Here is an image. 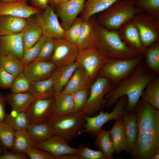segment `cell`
I'll return each instance as SVG.
<instances>
[{
  "label": "cell",
  "mask_w": 159,
  "mask_h": 159,
  "mask_svg": "<svg viewBox=\"0 0 159 159\" xmlns=\"http://www.w3.org/2000/svg\"><path fill=\"white\" fill-rule=\"evenodd\" d=\"M93 83L80 64L61 93L72 94L83 90H90Z\"/></svg>",
  "instance_id": "cell-20"
},
{
  "label": "cell",
  "mask_w": 159,
  "mask_h": 159,
  "mask_svg": "<svg viewBox=\"0 0 159 159\" xmlns=\"http://www.w3.org/2000/svg\"><path fill=\"white\" fill-rule=\"evenodd\" d=\"M137 115L135 112H130L122 119L125 137L124 151L131 153L134 149L138 134Z\"/></svg>",
  "instance_id": "cell-23"
},
{
  "label": "cell",
  "mask_w": 159,
  "mask_h": 159,
  "mask_svg": "<svg viewBox=\"0 0 159 159\" xmlns=\"http://www.w3.org/2000/svg\"><path fill=\"white\" fill-rule=\"evenodd\" d=\"M136 6L143 11L159 17V0H136Z\"/></svg>",
  "instance_id": "cell-42"
},
{
  "label": "cell",
  "mask_w": 159,
  "mask_h": 159,
  "mask_svg": "<svg viewBox=\"0 0 159 159\" xmlns=\"http://www.w3.org/2000/svg\"><path fill=\"white\" fill-rule=\"evenodd\" d=\"M94 46L110 59H128L140 55L122 41L117 30H108L97 22Z\"/></svg>",
  "instance_id": "cell-3"
},
{
  "label": "cell",
  "mask_w": 159,
  "mask_h": 159,
  "mask_svg": "<svg viewBox=\"0 0 159 159\" xmlns=\"http://www.w3.org/2000/svg\"><path fill=\"white\" fill-rule=\"evenodd\" d=\"M127 102V97L123 95L118 99L116 106L111 112H104L102 110L96 116H84L85 123L81 132L89 133L96 136L97 134L102 129V126L107 122L113 120H116L121 119H122L124 115L130 112L125 110Z\"/></svg>",
  "instance_id": "cell-8"
},
{
  "label": "cell",
  "mask_w": 159,
  "mask_h": 159,
  "mask_svg": "<svg viewBox=\"0 0 159 159\" xmlns=\"http://www.w3.org/2000/svg\"><path fill=\"white\" fill-rule=\"evenodd\" d=\"M140 97L142 100L159 110V77H156L148 83Z\"/></svg>",
  "instance_id": "cell-31"
},
{
  "label": "cell",
  "mask_w": 159,
  "mask_h": 159,
  "mask_svg": "<svg viewBox=\"0 0 159 159\" xmlns=\"http://www.w3.org/2000/svg\"><path fill=\"white\" fill-rule=\"evenodd\" d=\"M24 0H0V1L7 3H13L18 2Z\"/></svg>",
  "instance_id": "cell-53"
},
{
  "label": "cell",
  "mask_w": 159,
  "mask_h": 159,
  "mask_svg": "<svg viewBox=\"0 0 159 159\" xmlns=\"http://www.w3.org/2000/svg\"><path fill=\"white\" fill-rule=\"evenodd\" d=\"M15 131L5 121L0 122V141L3 149L11 150Z\"/></svg>",
  "instance_id": "cell-38"
},
{
  "label": "cell",
  "mask_w": 159,
  "mask_h": 159,
  "mask_svg": "<svg viewBox=\"0 0 159 159\" xmlns=\"http://www.w3.org/2000/svg\"><path fill=\"white\" fill-rule=\"evenodd\" d=\"M77 148L80 159H110L101 150H93L83 143L80 144Z\"/></svg>",
  "instance_id": "cell-43"
},
{
  "label": "cell",
  "mask_w": 159,
  "mask_h": 159,
  "mask_svg": "<svg viewBox=\"0 0 159 159\" xmlns=\"http://www.w3.org/2000/svg\"><path fill=\"white\" fill-rule=\"evenodd\" d=\"M4 121L15 131L26 130L29 123L25 112H18L15 115L6 114Z\"/></svg>",
  "instance_id": "cell-37"
},
{
  "label": "cell",
  "mask_w": 159,
  "mask_h": 159,
  "mask_svg": "<svg viewBox=\"0 0 159 159\" xmlns=\"http://www.w3.org/2000/svg\"><path fill=\"white\" fill-rule=\"evenodd\" d=\"M3 154V149L1 146V144L0 141V156H1Z\"/></svg>",
  "instance_id": "cell-55"
},
{
  "label": "cell",
  "mask_w": 159,
  "mask_h": 159,
  "mask_svg": "<svg viewBox=\"0 0 159 159\" xmlns=\"http://www.w3.org/2000/svg\"><path fill=\"white\" fill-rule=\"evenodd\" d=\"M58 159H80L78 154H68L62 155Z\"/></svg>",
  "instance_id": "cell-51"
},
{
  "label": "cell",
  "mask_w": 159,
  "mask_h": 159,
  "mask_svg": "<svg viewBox=\"0 0 159 159\" xmlns=\"http://www.w3.org/2000/svg\"><path fill=\"white\" fill-rule=\"evenodd\" d=\"M117 0H86L81 17L87 19L108 8Z\"/></svg>",
  "instance_id": "cell-30"
},
{
  "label": "cell",
  "mask_w": 159,
  "mask_h": 159,
  "mask_svg": "<svg viewBox=\"0 0 159 159\" xmlns=\"http://www.w3.org/2000/svg\"><path fill=\"white\" fill-rule=\"evenodd\" d=\"M45 37L42 36L40 39L33 46L24 51L21 62L25 66L35 60L40 52Z\"/></svg>",
  "instance_id": "cell-40"
},
{
  "label": "cell",
  "mask_w": 159,
  "mask_h": 159,
  "mask_svg": "<svg viewBox=\"0 0 159 159\" xmlns=\"http://www.w3.org/2000/svg\"><path fill=\"white\" fill-rule=\"evenodd\" d=\"M54 48V39L45 37L39 54L34 61L49 60L53 54Z\"/></svg>",
  "instance_id": "cell-44"
},
{
  "label": "cell",
  "mask_w": 159,
  "mask_h": 159,
  "mask_svg": "<svg viewBox=\"0 0 159 159\" xmlns=\"http://www.w3.org/2000/svg\"><path fill=\"white\" fill-rule=\"evenodd\" d=\"M110 59L93 46L80 51L76 61L83 67L93 83L101 68Z\"/></svg>",
  "instance_id": "cell-11"
},
{
  "label": "cell",
  "mask_w": 159,
  "mask_h": 159,
  "mask_svg": "<svg viewBox=\"0 0 159 159\" xmlns=\"http://www.w3.org/2000/svg\"><path fill=\"white\" fill-rule=\"evenodd\" d=\"M24 67L21 61L12 56L7 55H0V69H4L15 77L23 72Z\"/></svg>",
  "instance_id": "cell-36"
},
{
  "label": "cell",
  "mask_w": 159,
  "mask_h": 159,
  "mask_svg": "<svg viewBox=\"0 0 159 159\" xmlns=\"http://www.w3.org/2000/svg\"><path fill=\"white\" fill-rule=\"evenodd\" d=\"M33 6L44 10L49 4V0H30Z\"/></svg>",
  "instance_id": "cell-50"
},
{
  "label": "cell",
  "mask_w": 159,
  "mask_h": 159,
  "mask_svg": "<svg viewBox=\"0 0 159 159\" xmlns=\"http://www.w3.org/2000/svg\"><path fill=\"white\" fill-rule=\"evenodd\" d=\"M135 112L138 134L132 158L151 159L159 152V110L140 99Z\"/></svg>",
  "instance_id": "cell-1"
},
{
  "label": "cell",
  "mask_w": 159,
  "mask_h": 159,
  "mask_svg": "<svg viewBox=\"0 0 159 159\" xmlns=\"http://www.w3.org/2000/svg\"><path fill=\"white\" fill-rule=\"evenodd\" d=\"M24 52L21 32L0 36V55L12 56L21 61Z\"/></svg>",
  "instance_id": "cell-17"
},
{
  "label": "cell",
  "mask_w": 159,
  "mask_h": 159,
  "mask_svg": "<svg viewBox=\"0 0 159 159\" xmlns=\"http://www.w3.org/2000/svg\"><path fill=\"white\" fill-rule=\"evenodd\" d=\"M85 123L84 116L79 112L50 119L47 123L53 135L69 143L81 132Z\"/></svg>",
  "instance_id": "cell-5"
},
{
  "label": "cell",
  "mask_w": 159,
  "mask_h": 159,
  "mask_svg": "<svg viewBox=\"0 0 159 159\" xmlns=\"http://www.w3.org/2000/svg\"><path fill=\"white\" fill-rule=\"evenodd\" d=\"M96 137V139L94 142L95 145L99 148L110 159L112 158L115 152L109 131L105 129H102L97 134Z\"/></svg>",
  "instance_id": "cell-34"
},
{
  "label": "cell",
  "mask_w": 159,
  "mask_h": 159,
  "mask_svg": "<svg viewBox=\"0 0 159 159\" xmlns=\"http://www.w3.org/2000/svg\"><path fill=\"white\" fill-rule=\"evenodd\" d=\"M132 21L138 31L144 48L159 42V17L141 11Z\"/></svg>",
  "instance_id": "cell-9"
},
{
  "label": "cell",
  "mask_w": 159,
  "mask_h": 159,
  "mask_svg": "<svg viewBox=\"0 0 159 159\" xmlns=\"http://www.w3.org/2000/svg\"><path fill=\"white\" fill-rule=\"evenodd\" d=\"M61 0H49V5L54 8H56L60 3Z\"/></svg>",
  "instance_id": "cell-52"
},
{
  "label": "cell",
  "mask_w": 159,
  "mask_h": 159,
  "mask_svg": "<svg viewBox=\"0 0 159 159\" xmlns=\"http://www.w3.org/2000/svg\"><path fill=\"white\" fill-rule=\"evenodd\" d=\"M6 102L13 111L26 112L34 98L30 92L8 93L5 96Z\"/></svg>",
  "instance_id": "cell-26"
},
{
  "label": "cell",
  "mask_w": 159,
  "mask_h": 159,
  "mask_svg": "<svg viewBox=\"0 0 159 159\" xmlns=\"http://www.w3.org/2000/svg\"><path fill=\"white\" fill-rule=\"evenodd\" d=\"M6 100L5 97L0 92V122L4 121L6 113L5 111Z\"/></svg>",
  "instance_id": "cell-49"
},
{
  "label": "cell",
  "mask_w": 159,
  "mask_h": 159,
  "mask_svg": "<svg viewBox=\"0 0 159 159\" xmlns=\"http://www.w3.org/2000/svg\"><path fill=\"white\" fill-rule=\"evenodd\" d=\"M116 86L107 78L98 77L93 83L89 96L80 112L84 116L92 117L96 115L104 108L105 95Z\"/></svg>",
  "instance_id": "cell-7"
},
{
  "label": "cell",
  "mask_w": 159,
  "mask_h": 159,
  "mask_svg": "<svg viewBox=\"0 0 159 159\" xmlns=\"http://www.w3.org/2000/svg\"><path fill=\"white\" fill-rule=\"evenodd\" d=\"M122 41L139 54H143L145 50L142 44L138 30L132 20L122 25L117 30Z\"/></svg>",
  "instance_id": "cell-18"
},
{
  "label": "cell",
  "mask_w": 159,
  "mask_h": 159,
  "mask_svg": "<svg viewBox=\"0 0 159 159\" xmlns=\"http://www.w3.org/2000/svg\"><path fill=\"white\" fill-rule=\"evenodd\" d=\"M136 0H117L98 13L96 21L108 30L117 31L122 25L132 20L141 11L136 7Z\"/></svg>",
  "instance_id": "cell-4"
},
{
  "label": "cell",
  "mask_w": 159,
  "mask_h": 159,
  "mask_svg": "<svg viewBox=\"0 0 159 159\" xmlns=\"http://www.w3.org/2000/svg\"><path fill=\"white\" fill-rule=\"evenodd\" d=\"M55 48L49 61L56 67L64 66L76 61L79 50L75 45L63 38L54 39Z\"/></svg>",
  "instance_id": "cell-13"
},
{
  "label": "cell",
  "mask_w": 159,
  "mask_h": 159,
  "mask_svg": "<svg viewBox=\"0 0 159 159\" xmlns=\"http://www.w3.org/2000/svg\"><path fill=\"white\" fill-rule=\"evenodd\" d=\"M56 68L49 60L34 61L25 66L22 72L31 81H40L50 77Z\"/></svg>",
  "instance_id": "cell-16"
},
{
  "label": "cell",
  "mask_w": 159,
  "mask_h": 159,
  "mask_svg": "<svg viewBox=\"0 0 159 159\" xmlns=\"http://www.w3.org/2000/svg\"><path fill=\"white\" fill-rule=\"evenodd\" d=\"M29 92L34 99H42L54 96L52 78L40 81H31Z\"/></svg>",
  "instance_id": "cell-28"
},
{
  "label": "cell",
  "mask_w": 159,
  "mask_h": 159,
  "mask_svg": "<svg viewBox=\"0 0 159 159\" xmlns=\"http://www.w3.org/2000/svg\"><path fill=\"white\" fill-rule=\"evenodd\" d=\"M23 43L24 51L32 47L42 35V29L35 19L28 18L27 22L21 32Z\"/></svg>",
  "instance_id": "cell-25"
},
{
  "label": "cell",
  "mask_w": 159,
  "mask_h": 159,
  "mask_svg": "<svg viewBox=\"0 0 159 159\" xmlns=\"http://www.w3.org/2000/svg\"><path fill=\"white\" fill-rule=\"evenodd\" d=\"M32 143L26 130L15 131L11 151L16 154L25 152Z\"/></svg>",
  "instance_id": "cell-35"
},
{
  "label": "cell",
  "mask_w": 159,
  "mask_h": 159,
  "mask_svg": "<svg viewBox=\"0 0 159 159\" xmlns=\"http://www.w3.org/2000/svg\"><path fill=\"white\" fill-rule=\"evenodd\" d=\"M88 91L83 90L72 94L75 112H80L85 105L88 98Z\"/></svg>",
  "instance_id": "cell-45"
},
{
  "label": "cell",
  "mask_w": 159,
  "mask_h": 159,
  "mask_svg": "<svg viewBox=\"0 0 159 159\" xmlns=\"http://www.w3.org/2000/svg\"><path fill=\"white\" fill-rule=\"evenodd\" d=\"M69 0H61V1L60 2V3L59 4L65 2H67V1H69Z\"/></svg>",
  "instance_id": "cell-56"
},
{
  "label": "cell",
  "mask_w": 159,
  "mask_h": 159,
  "mask_svg": "<svg viewBox=\"0 0 159 159\" xmlns=\"http://www.w3.org/2000/svg\"><path fill=\"white\" fill-rule=\"evenodd\" d=\"M83 21L81 17H77L72 25L64 30L63 39L77 47Z\"/></svg>",
  "instance_id": "cell-41"
},
{
  "label": "cell",
  "mask_w": 159,
  "mask_h": 159,
  "mask_svg": "<svg viewBox=\"0 0 159 159\" xmlns=\"http://www.w3.org/2000/svg\"><path fill=\"white\" fill-rule=\"evenodd\" d=\"M146 67L157 75H159V42L146 48L143 54Z\"/></svg>",
  "instance_id": "cell-32"
},
{
  "label": "cell",
  "mask_w": 159,
  "mask_h": 159,
  "mask_svg": "<svg viewBox=\"0 0 159 159\" xmlns=\"http://www.w3.org/2000/svg\"><path fill=\"white\" fill-rule=\"evenodd\" d=\"M159 152L155 154L151 158V159H159Z\"/></svg>",
  "instance_id": "cell-54"
},
{
  "label": "cell",
  "mask_w": 159,
  "mask_h": 159,
  "mask_svg": "<svg viewBox=\"0 0 159 159\" xmlns=\"http://www.w3.org/2000/svg\"><path fill=\"white\" fill-rule=\"evenodd\" d=\"M25 153L30 159H56L49 152L33 145L29 147Z\"/></svg>",
  "instance_id": "cell-46"
},
{
  "label": "cell",
  "mask_w": 159,
  "mask_h": 159,
  "mask_svg": "<svg viewBox=\"0 0 159 159\" xmlns=\"http://www.w3.org/2000/svg\"><path fill=\"white\" fill-rule=\"evenodd\" d=\"M27 1L24 0L13 3L0 1V15H9L27 19L42 11L39 9L29 6Z\"/></svg>",
  "instance_id": "cell-19"
},
{
  "label": "cell",
  "mask_w": 159,
  "mask_h": 159,
  "mask_svg": "<svg viewBox=\"0 0 159 159\" xmlns=\"http://www.w3.org/2000/svg\"><path fill=\"white\" fill-rule=\"evenodd\" d=\"M55 97L53 110L49 120L75 112L72 94L60 92Z\"/></svg>",
  "instance_id": "cell-27"
},
{
  "label": "cell",
  "mask_w": 159,
  "mask_h": 159,
  "mask_svg": "<svg viewBox=\"0 0 159 159\" xmlns=\"http://www.w3.org/2000/svg\"><path fill=\"white\" fill-rule=\"evenodd\" d=\"M111 139L112 142L115 152L117 154H120L124 150L125 137L124 126L122 119L116 120L112 128L109 130Z\"/></svg>",
  "instance_id": "cell-29"
},
{
  "label": "cell",
  "mask_w": 159,
  "mask_h": 159,
  "mask_svg": "<svg viewBox=\"0 0 159 159\" xmlns=\"http://www.w3.org/2000/svg\"><path fill=\"white\" fill-rule=\"evenodd\" d=\"M86 0H69L59 4L55 13L61 20V25L64 29L71 26L78 15L83 11Z\"/></svg>",
  "instance_id": "cell-14"
},
{
  "label": "cell",
  "mask_w": 159,
  "mask_h": 159,
  "mask_svg": "<svg viewBox=\"0 0 159 159\" xmlns=\"http://www.w3.org/2000/svg\"><path fill=\"white\" fill-rule=\"evenodd\" d=\"M80 64L76 61L64 66L57 67L52 74L54 89V96L63 90Z\"/></svg>",
  "instance_id": "cell-21"
},
{
  "label": "cell",
  "mask_w": 159,
  "mask_h": 159,
  "mask_svg": "<svg viewBox=\"0 0 159 159\" xmlns=\"http://www.w3.org/2000/svg\"><path fill=\"white\" fill-rule=\"evenodd\" d=\"M144 61L130 75L105 95V107L109 108L116 104L120 97L125 95L127 99L126 110L135 112L136 105L147 85L158 76L146 67Z\"/></svg>",
  "instance_id": "cell-2"
},
{
  "label": "cell",
  "mask_w": 159,
  "mask_h": 159,
  "mask_svg": "<svg viewBox=\"0 0 159 159\" xmlns=\"http://www.w3.org/2000/svg\"><path fill=\"white\" fill-rule=\"evenodd\" d=\"M55 98L34 99L26 112L29 124L47 123L52 113Z\"/></svg>",
  "instance_id": "cell-12"
},
{
  "label": "cell",
  "mask_w": 159,
  "mask_h": 159,
  "mask_svg": "<svg viewBox=\"0 0 159 159\" xmlns=\"http://www.w3.org/2000/svg\"><path fill=\"white\" fill-rule=\"evenodd\" d=\"M27 19L9 15H0V36L21 32Z\"/></svg>",
  "instance_id": "cell-24"
},
{
  "label": "cell",
  "mask_w": 159,
  "mask_h": 159,
  "mask_svg": "<svg viewBox=\"0 0 159 159\" xmlns=\"http://www.w3.org/2000/svg\"><path fill=\"white\" fill-rule=\"evenodd\" d=\"M96 24L94 16L83 20L77 44L79 51L94 46Z\"/></svg>",
  "instance_id": "cell-22"
},
{
  "label": "cell",
  "mask_w": 159,
  "mask_h": 159,
  "mask_svg": "<svg viewBox=\"0 0 159 159\" xmlns=\"http://www.w3.org/2000/svg\"><path fill=\"white\" fill-rule=\"evenodd\" d=\"M3 154L0 156V159H28L29 157L25 152L16 154L3 149Z\"/></svg>",
  "instance_id": "cell-48"
},
{
  "label": "cell",
  "mask_w": 159,
  "mask_h": 159,
  "mask_svg": "<svg viewBox=\"0 0 159 159\" xmlns=\"http://www.w3.org/2000/svg\"><path fill=\"white\" fill-rule=\"evenodd\" d=\"M144 60L143 54L128 59H110L101 68L97 78H107L116 86L130 75Z\"/></svg>",
  "instance_id": "cell-6"
},
{
  "label": "cell",
  "mask_w": 159,
  "mask_h": 159,
  "mask_svg": "<svg viewBox=\"0 0 159 159\" xmlns=\"http://www.w3.org/2000/svg\"><path fill=\"white\" fill-rule=\"evenodd\" d=\"M31 81L23 72L16 77L10 88L12 93H24L29 92Z\"/></svg>",
  "instance_id": "cell-39"
},
{
  "label": "cell",
  "mask_w": 159,
  "mask_h": 159,
  "mask_svg": "<svg viewBox=\"0 0 159 159\" xmlns=\"http://www.w3.org/2000/svg\"><path fill=\"white\" fill-rule=\"evenodd\" d=\"M32 145L49 152L55 156L56 159L66 154H78L77 148L71 147L67 141L56 135H53L42 142L33 143Z\"/></svg>",
  "instance_id": "cell-15"
},
{
  "label": "cell",
  "mask_w": 159,
  "mask_h": 159,
  "mask_svg": "<svg viewBox=\"0 0 159 159\" xmlns=\"http://www.w3.org/2000/svg\"><path fill=\"white\" fill-rule=\"evenodd\" d=\"M54 8L48 5L43 11L35 14L34 19L41 28L42 35L45 37L63 39L65 30L59 21Z\"/></svg>",
  "instance_id": "cell-10"
},
{
  "label": "cell",
  "mask_w": 159,
  "mask_h": 159,
  "mask_svg": "<svg viewBox=\"0 0 159 159\" xmlns=\"http://www.w3.org/2000/svg\"><path fill=\"white\" fill-rule=\"evenodd\" d=\"M26 130L32 143L45 141L53 135L47 123L29 124Z\"/></svg>",
  "instance_id": "cell-33"
},
{
  "label": "cell",
  "mask_w": 159,
  "mask_h": 159,
  "mask_svg": "<svg viewBox=\"0 0 159 159\" xmlns=\"http://www.w3.org/2000/svg\"><path fill=\"white\" fill-rule=\"evenodd\" d=\"M15 77L4 69H0V88H9Z\"/></svg>",
  "instance_id": "cell-47"
}]
</instances>
